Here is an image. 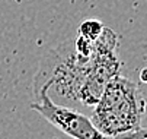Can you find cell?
Here are the masks:
<instances>
[{"mask_svg":"<svg viewBox=\"0 0 147 139\" xmlns=\"http://www.w3.org/2000/svg\"><path fill=\"white\" fill-rule=\"evenodd\" d=\"M144 113L146 101L138 85L117 75L105 88L90 119L105 135H119L141 127Z\"/></svg>","mask_w":147,"mask_h":139,"instance_id":"obj_1","label":"cell"},{"mask_svg":"<svg viewBox=\"0 0 147 139\" xmlns=\"http://www.w3.org/2000/svg\"><path fill=\"white\" fill-rule=\"evenodd\" d=\"M34 95L35 101L31 104V108L39 113L54 127L73 139H147L146 127H138L119 135H105L86 114L53 101L47 88L34 89Z\"/></svg>","mask_w":147,"mask_h":139,"instance_id":"obj_2","label":"cell"},{"mask_svg":"<svg viewBox=\"0 0 147 139\" xmlns=\"http://www.w3.org/2000/svg\"><path fill=\"white\" fill-rule=\"evenodd\" d=\"M140 79L143 82H147V66L141 70V73H140Z\"/></svg>","mask_w":147,"mask_h":139,"instance_id":"obj_5","label":"cell"},{"mask_svg":"<svg viewBox=\"0 0 147 139\" xmlns=\"http://www.w3.org/2000/svg\"><path fill=\"white\" fill-rule=\"evenodd\" d=\"M121 62L115 51H95L90 72L79 92V103L95 107L112 79L119 75Z\"/></svg>","mask_w":147,"mask_h":139,"instance_id":"obj_3","label":"cell"},{"mask_svg":"<svg viewBox=\"0 0 147 139\" xmlns=\"http://www.w3.org/2000/svg\"><path fill=\"white\" fill-rule=\"evenodd\" d=\"M103 28H105V25L99 19H86L79 27V35L85 37L89 41H96L99 35L102 34Z\"/></svg>","mask_w":147,"mask_h":139,"instance_id":"obj_4","label":"cell"}]
</instances>
